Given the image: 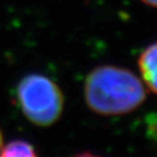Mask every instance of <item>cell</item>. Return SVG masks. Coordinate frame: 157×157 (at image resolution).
<instances>
[{"instance_id":"6","label":"cell","mask_w":157,"mask_h":157,"mask_svg":"<svg viewBox=\"0 0 157 157\" xmlns=\"http://www.w3.org/2000/svg\"><path fill=\"white\" fill-rule=\"evenodd\" d=\"M143 2L151 6L153 8H157V0H142Z\"/></svg>"},{"instance_id":"4","label":"cell","mask_w":157,"mask_h":157,"mask_svg":"<svg viewBox=\"0 0 157 157\" xmlns=\"http://www.w3.org/2000/svg\"><path fill=\"white\" fill-rule=\"evenodd\" d=\"M0 157H37L34 148L25 141L17 140L10 142L0 152Z\"/></svg>"},{"instance_id":"1","label":"cell","mask_w":157,"mask_h":157,"mask_svg":"<svg viewBox=\"0 0 157 157\" xmlns=\"http://www.w3.org/2000/svg\"><path fill=\"white\" fill-rule=\"evenodd\" d=\"M84 97L99 115H123L134 110L145 99L140 78L127 69L101 66L90 72L84 84Z\"/></svg>"},{"instance_id":"5","label":"cell","mask_w":157,"mask_h":157,"mask_svg":"<svg viewBox=\"0 0 157 157\" xmlns=\"http://www.w3.org/2000/svg\"><path fill=\"white\" fill-rule=\"evenodd\" d=\"M145 124H146V132L150 139L157 142V113L147 116Z\"/></svg>"},{"instance_id":"7","label":"cell","mask_w":157,"mask_h":157,"mask_svg":"<svg viewBox=\"0 0 157 157\" xmlns=\"http://www.w3.org/2000/svg\"><path fill=\"white\" fill-rule=\"evenodd\" d=\"M75 157H98V156H95V155H93V154H90V153H83V154L76 155Z\"/></svg>"},{"instance_id":"2","label":"cell","mask_w":157,"mask_h":157,"mask_svg":"<svg viewBox=\"0 0 157 157\" xmlns=\"http://www.w3.org/2000/svg\"><path fill=\"white\" fill-rule=\"evenodd\" d=\"M17 101L31 122L50 125L59 119L63 109V95L52 80L42 74H29L19 82Z\"/></svg>"},{"instance_id":"3","label":"cell","mask_w":157,"mask_h":157,"mask_svg":"<svg viewBox=\"0 0 157 157\" xmlns=\"http://www.w3.org/2000/svg\"><path fill=\"white\" fill-rule=\"evenodd\" d=\"M139 68L147 87L157 94V42L142 52L139 58Z\"/></svg>"},{"instance_id":"8","label":"cell","mask_w":157,"mask_h":157,"mask_svg":"<svg viewBox=\"0 0 157 157\" xmlns=\"http://www.w3.org/2000/svg\"><path fill=\"white\" fill-rule=\"evenodd\" d=\"M1 147H2V134H1V131H0V151H1Z\"/></svg>"}]
</instances>
